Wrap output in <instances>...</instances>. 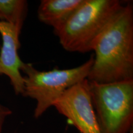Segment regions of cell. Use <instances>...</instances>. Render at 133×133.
<instances>
[{
  "label": "cell",
  "instance_id": "obj_2",
  "mask_svg": "<svg viewBox=\"0 0 133 133\" xmlns=\"http://www.w3.org/2000/svg\"><path fill=\"white\" fill-rule=\"evenodd\" d=\"M123 4L119 0H84L54 32L66 51L79 53L92 51L96 39Z\"/></svg>",
  "mask_w": 133,
  "mask_h": 133
},
{
  "label": "cell",
  "instance_id": "obj_7",
  "mask_svg": "<svg viewBox=\"0 0 133 133\" xmlns=\"http://www.w3.org/2000/svg\"><path fill=\"white\" fill-rule=\"evenodd\" d=\"M84 0H42L38 8V19L52 26L54 31L61 27Z\"/></svg>",
  "mask_w": 133,
  "mask_h": 133
},
{
  "label": "cell",
  "instance_id": "obj_4",
  "mask_svg": "<svg viewBox=\"0 0 133 133\" xmlns=\"http://www.w3.org/2000/svg\"><path fill=\"white\" fill-rule=\"evenodd\" d=\"M91 102L101 133H129L133 126V80L89 81Z\"/></svg>",
  "mask_w": 133,
  "mask_h": 133
},
{
  "label": "cell",
  "instance_id": "obj_1",
  "mask_svg": "<svg viewBox=\"0 0 133 133\" xmlns=\"http://www.w3.org/2000/svg\"><path fill=\"white\" fill-rule=\"evenodd\" d=\"M87 79L97 83L133 80V6L124 3L96 39Z\"/></svg>",
  "mask_w": 133,
  "mask_h": 133
},
{
  "label": "cell",
  "instance_id": "obj_8",
  "mask_svg": "<svg viewBox=\"0 0 133 133\" xmlns=\"http://www.w3.org/2000/svg\"><path fill=\"white\" fill-rule=\"evenodd\" d=\"M28 11L25 0H0V19L22 31Z\"/></svg>",
  "mask_w": 133,
  "mask_h": 133
},
{
  "label": "cell",
  "instance_id": "obj_3",
  "mask_svg": "<svg viewBox=\"0 0 133 133\" xmlns=\"http://www.w3.org/2000/svg\"><path fill=\"white\" fill-rule=\"evenodd\" d=\"M93 63V54L84 64L69 69L39 71L32 64L24 62L21 68L25 74L22 96L36 101L35 117H40L68 89L87 79Z\"/></svg>",
  "mask_w": 133,
  "mask_h": 133
},
{
  "label": "cell",
  "instance_id": "obj_6",
  "mask_svg": "<svg viewBox=\"0 0 133 133\" xmlns=\"http://www.w3.org/2000/svg\"><path fill=\"white\" fill-rule=\"evenodd\" d=\"M21 30L6 21H0V34L2 46L0 50V75L9 77L17 95L24 92V76L21 68L24 62L20 59L18 50L21 47L19 35Z\"/></svg>",
  "mask_w": 133,
  "mask_h": 133
},
{
  "label": "cell",
  "instance_id": "obj_9",
  "mask_svg": "<svg viewBox=\"0 0 133 133\" xmlns=\"http://www.w3.org/2000/svg\"><path fill=\"white\" fill-rule=\"evenodd\" d=\"M12 114V111L8 107L0 104V133L2 132L3 126L6 117Z\"/></svg>",
  "mask_w": 133,
  "mask_h": 133
},
{
  "label": "cell",
  "instance_id": "obj_5",
  "mask_svg": "<svg viewBox=\"0 0 133 133\" xmlns=\"http://www.w3.org/2000/svg\"><path fill=\"white\" fill-rule=\"evenodd\" d=\"M53 107L81 133H101L87 79L68 89Z\"/></svg>",
  "mask_w": 133,
  "mask_h": 133
}]
</instances>
